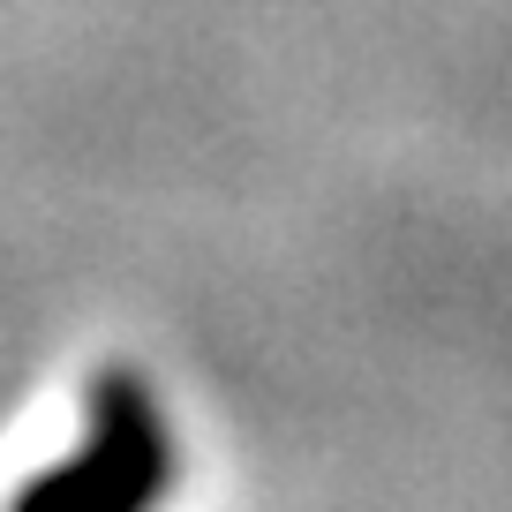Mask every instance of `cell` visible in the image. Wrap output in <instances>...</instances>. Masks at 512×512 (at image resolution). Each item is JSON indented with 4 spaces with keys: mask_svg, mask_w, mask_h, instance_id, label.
I'll use <instances>...</instances> for the list:
<instances>
[{
    "mask_svg": "<svg viewBox=\"0 0 512 512\" xmlns=\"http://www.w3.org/2000/svg\"><path fill=\"white\" fill-rule=\"evenodd\" d=\"M181 482V430L144 369H98L83 392V430L38 467L8 512H166Z\"/></svg>",
    "mask_w": 512,
    "mask_h": 512,
    "instance_id": "obj_1",
    "label": "cell"
}]
</instances>
